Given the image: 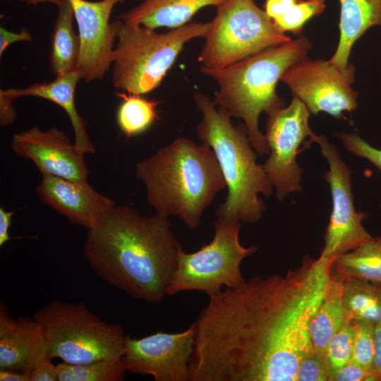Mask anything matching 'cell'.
Here are the masks:
<instances>
[{
	"label": "cell",
	"instance_id": "29",
	"mask_svg": "<svg viewBox=\"0 0 381 381\" xmlns=\"http://www.w3.org/2000/svg\"><path fill=\"white\" fill-rule=\"evenodd\" d=\"M353 334V322L348 321L330 340L326 351L329 381L337 370L351 361Z\"/></svg>",
	"mask_w": 381,
	"mask_h": 381
},
{
	"label": "cell",
	"instance_id": "27",
	"mask_svg": "<svg viewBox=\"0 0 381 381\" xmlns=\"http://www.w3.org/2000/svg\"><path fill=\"white\" fill-rule=\"evenodd\" d=\"M325 8V0H301L272 22L279 31L299 35L304 25L312 17L322 13Z\"/></svg>",
	"mask_w": 381,
	"mask_h": 381
},
{
	"label": "cell",
	"instance_id": "18",
	"mask_svg": "<svg viewBox=\"0 0 381 381\" xmlns=\"http://www.w3.org/2000/svg\"><path fill=\"white\" fill-rule=\"evenodd\" d=\"M49 355L41 324L34 318H14L4 303L0 305V370L30 373Z\"/></svg>",
	"mask_w": 381,
	"mask_h": 381
},
{
	"label": "cell",
	"instance_id": "40",
	"mask_svg": "<svg viewBox=\"0 0 381 381\" xmlns=\"http://www.w3.org/2000/svg\"><path fill=\"white\" fill-rule=\"evenodd\" d=\"M380 236H381V233H380Z\"/></svg>",
	"mask_w": 381,
	"mask_h": 381
},
{
	"label": "cell",
	"instance_id": "6",
	"mask_svg": "<svg viewBox=\"0 0 381 381\" xmlns=\"http://www.w3.org/2000/svg\"><path fill=\"white\" fill-rule=\"evenodd\" d=\"M209 28L210 22L190 23L160 33L121 20L111 55L113 85L131 94L143 95L154 90L184 45L193 39L205 38Z\"/></svg>",
	"mask_w": 381,
	"mask_h": 381
},
{
	"label": "cell",
	"instance_id": "23",
	"mask_svg": "<svg viewBox=\"0 0 381 381\" xmlns=\"http://www.w3.org/2000/svg\"><path fill=\"white\" fill-rule=\"evenodd\" d=\"M52 37L51 69L55 76L77 70L80 38L73 28L75 18L70 0H61Z\"/></svg>",
	"mask_w": 381,
	"mask_h": 381
},
{
	"label": "cell",
	"instance_id": "36",
	"mask_svg": "<svg viewBox=\"0 0 381 381\" xmlns=\"http://www.w3.org/2000/svg\"><path fill=\"white\" fill-rule=\"evenodd\" d=\"M13 212L6 211L3 207H0V246L2 247L11 237L9 228L11 224Z\"/></svg>",
	"mask_w": 381,
	"mask_h": 381
},
{
	"label": "cell",
	"instance_id": "5",
	"mask_svg": "<svg viewBox=\"0 0 381 381\" xmlns=\"http://www.w3.org/2000/svg\"><path fill=\"white\" fill-rule=\"evenodd\" d=\"M194 100L202 115L196 129L198 137L212 150L228 188L216 219L258 222L265 210L259 196H270L273 187L263 166L257 162L244 124L234 126L230 116L205 94L195 93Z\"/></svg>",
	"mask_w": 381,
	"mask_h": 381
},
{
	"label": "cell",
	"instance_id": "25",
	"mask_svg": "<svg viewBox=\"0 0 381 381\" xmlns=\"http://www.w3.org/2000/svg\"><path fill=\"white\" fill-rule=\"evenodd\" d=\"M117 95L121 99L117 123L127 137L144 133L158 119L157 107L159 101L149 100L137 94L123 92Z\"/></svg>",
	"mask_w": 381,
	"mask_h": 381
},
{
	"label": "cell",
	"instance_id": "32",
	"mask_svg": "<svg viewBox=\"0 0 381 381\" xmlns=\"http://www.w3.org/2000/svg\"><path fill=\"white\" fill-rule=\"evenodd\" d=\"M48 355L40 361L30 373V381H59L58 367Z\"/></svg>",
	"mask_w": 381,
	"mask_h": 381
},
{
	"label": "cell",
	"instance_id": "14",
	"mask_svg": "<svg viewBox=\"0 0 381 381\" xmlns=\"http://www.w3.org/2000/svg\"><path fill=\"white\" fill-rule=\"evenodd\" d=\"M78 25L80 54L77 70L89 83L102 78L111 65L114 42L121 20L109 22L114 7L125 0H70Z\"/></svg>",
	"mask_w": 381,
	"mask_h": 381
},
{
	"label": "cell",
	"instance_id": "34",
	"mask_svg": "<svg viewBox=\"0 0 381 381\" xmlns=\"http://www.w3.org/2000/svg\"><path fill=\"white\" fill-rule=\"evenodd\" d=\"M32 37L26 29H21L18 32H14L0 28V56L11 44L20 41H32Z\"/></svg>",
	"mask_w": 381,
	"mask_h": 381
},
{
	"label": "cell",
	"instance_id": "4",
	"mask_svg": "<svg viewBox=\"0 0 381 381\" xmlns=\"http://www.w3.org/2000/svg\"><path fill=\"white\" fill-rule=\"evenodd\" d=\"M311 48L310 39L299 35L224 68H200L219 87L212 100L215 106L230 117L243 120L253 149L260 155L270 150L259 128V117L262 112L269 115L284 107L277 92V83L291 66L307 56Z\"/></svg>",
	"mask_w": 381,
	"mask_h": 381
},
{
	"label": "cell",
	"instance_id": "12",
	"mask_svg": "<svg viewBox=\"0 0 381 381\" xmlns=\"http://www.w3.org/2000/svg\"><path fill=\"white\" fill-rule=\"evenodd\" d=\"M310 114L306 104L293 97L289 106L267 115L265 135L270 155L262 166L279 200L302 190L303 170L296 156L300 145L313 133Z\"/></svg>",
	"mask_w": 381,
	"mask_h": 381
},
{
	"label": "cell",
	"instance_id": "19",
	"mask_svg": "<svg viewBox=\"0 0 381 381\" xmlns=\"http://www.w3.org/2000/svg\"><path fill=\"white\" fill-rule=\"evenodd\" d=\"M226 0H144L121 14L118 18L126 23L157 29L176 28L188 23L202 8L220 6Z\"/></svg>",
	"mask_w": 381,
	"mask_h": 381
},
{
	"label": "cell",
	"instance_id": "16",
	"mask_svg": "<svg viewBox=\"0 0 381 381\" xmlns=\"http://www.w3.org/2000/svg\"><path fill=\"white\" fill-rule=\"evenodd\" d=\"M37 193L47 205L74 224L90 229L116 204L94 190L87 181L43 175Z\"/></svg>",
	"mask_w": 381,
	"mask_h": 381
},
{
	"label": "cell",
	"instance_id": "28",
	"mask_svg": "<svg viewBox=\"0 0 381 381\" xmlns=\"http://www.w3.org/2000/svg\"><path fill=\"white\" fill-rule=\"evenodd\" d=\"M354 334L351 361L368 373H373L375 360V325L363 320H352Z\"/></svg>",
	"mask_w": 381,
	"mask_h": 381
},
{
	"label": "cell",
	"instance_id": "15",
	"mask_svg": "<svg viewBox=\"0 0 381 381\" xmlns=\"http://www.w3.org/2000/svg\"><path fill=\"white\" fill-rule=\"evenodd\" d=\"M11 147L20 157L31 160L43 175L77 181H87V167L84 153L59 129L42 131L33 127L16 133Z\"/></svg>",
	"mask_w": 381,
	"mask_h": 381
},
{
	"label": "cell",
	"instance_id": "30",
	"mask_svg": "<svg viewBox=\"0 0 381 381\" xmlns=\"http://www.w3.org/2000/svg\"><path fill=\"white\" fill-rule=\"evenodd\" d=\"M343 147L350 153L364 158L381 171V150L377 149L360 137L356 133H336Z\"/></svg>",
	"mask_w": 381,
	"mask_h": 381
},
{
	"label": "cell",
	"instance_id": "38",
	"mask_svg": "<svg viewBox=\"0 0 381 381\" xmlns=\"http://www.w3.org/2000/svg\"><path fill=\"white\" fill-rule=\"evenodd\" d=\"M0 381H30V373L0 370Z\"/></svg>",
	"mask_w": 381,
	"mask_h": 381
},
{
	"label": "cell",
	"instance_id": "26",
	"mask_svg": "<svg viewBox=\"0 0 381 381\" xmlns=\"http://www.w3.org/2000/svg\"><path fill=\"white\" fill-rule=\"evenodd\" d=\"M59 381H122L127 371L123 357L87 363L57 364Z\"/></svg>",
	"mask_w": 381,
	"mask_h": 381
},
{
	"label": "cell",
	"instance_id": "10",
	"mask_svg": "<svg viewBox=\"0 0 381 381\" xmlns=\"http://www.w3.org/2000/svg\"><path fill=\"white\" fill-rule=\"evenodd\" d=\"M313 143L319 145L322 155L328 162L329 170L324 178L329 186L332 197V212L320 257L333 260L373 236L363 224L365 213L357 212L354 206L350 168L341 158L337 147L325 135L313 133L306 145Z\"/></svg>",
	"mask_w": 381,
	"mask_h": 381
},
{
	"label": "cell",
	"instance_id": "37",
	"mask_svg": "<svg viewBox=\"0 0 381 381\" xmlns=\"http://www.w3.org/2000/svg\"><path fill=\"white\" fill-rule=\"evenodd\" d=\"M379 381H381V321L375 327V360L374 369Z\"/></svg>",
	"mask_w": 381,
	"mask_h": 381
},
{
	"label": "cell",
	"instance_id": "24",
	"mask_svg": "<svg viewBox=\"0 0 381 381\" xmlns=\"http://www.w3.org/2000/svg\"><path fill=\"white\" fill-rule=\"evenodd\" d=\"M342 297L351 320L381 321V284L360 279L342 283Z\"/></svg>",
	"mask_w": 381,
	"mask_h": 381
},
{
	"label": "cell",
	"instance_id": "35",
	"mask_svg": "<svg viewBox=\"0 0 381 381\" xmlns=\"http://www.w3.org/2000/svg\"><path fill=\"white\" fill-rule=\"evenodd\" d=\"M301 0H264V10L272 20L281 16Z\"/></svg>",
	"mask_w": 381,
	"mask_h": 381
},
{
	"label": "cell",
	"instance_id": "39",
	"mask_svg": "<svg viewBox=\"0 0 381 381\" xmlns=\"http://www.w3.org/2000/svg\"><path fill=\"white\" fill-rule=\"evenodd\" d=\"M25 2L30 4H37L40 3H51L56 5L57 6L60 4L61 0H23Z\"/></svg>",
	"mask_w": 381,
	"mask_h": 381
},
{
	"label": "cell",
	"instance_id": "2",
	"mask_svg": "<svg viewBox=\"0 0 381 381\" xmlns=\"http://www.w3.org/2000/svg\"><path fill=\"white\" fill-rule=\"evenodd\" d=\"M181 250L168 217H145L115 205L88 229L84 256L104 281L136 299L159 303Z\"/></svg>",
	"mask_w": 381,
	"mask_h": 381
},
{
	"label": "cell",
	"instance_id": "9",
	"mask_svg": "<svg viewBox=\"0 0 381 381\" xmlns=\"http://www.w3.org/2000/svg\"><path fill=\"white\" fill-rule=\"evenodd\" d=\"M214 226V236L209 243L193 253L181 250L167 295L199 291L210 296L221 291L223 286L234 289L246 282L241 262L258 248L241 244L240 222L216 219Z\"/></svg>",
	"mask_w": 381,
	"mask_h": 381
},
{
	"label": "cell",
	"instance_id": "20",
	"mask_svg": "<svg viewBox=\"0 0 381 381\" xmlns=\"http://www.w3.org/2000/svg\"><path fill=\"white\" fill-rule=\"evenodd\" d=\"M341 6L339 38L329 59L340 68L349 62L352 48L363 34L374 26H381V0H339Z\"/></svg>",
	"mask_w": 381,
	"mask_h": 381
},
{
	"label": "cell",
	"instance_id": "33",
	"mask_svg": "<svg viewBox=\"0 0 381 381\" xmlns=\"http://www.w3.org/2000/svg\"><path fill=\"white\" fill-rule=\"evenodd\" d=\"M370 373L350 361L332 376L330 381H365Z\"/></svg>",
	"mask_w": 381,
	"mask_h": 381
},
{
	"label": "cell",
	"instance_id": "11",
	"mask_svg": "<svg viewBox=\"0 0 381 381\" xmlns=\"http://www.w3.org/2000/svg\"><path fill=\"white\" fill-rule=\"evenodd\" d=\"M355 73L351 63L343 68L329 59L306 56L291 66L281 81L313 115L325 112L340 119L358 107V92L352 88Z\"/></svg>",
	"mask_w": 381,
	"mask_h": 381
},
{
	"label": "cell",
	"instance_id": "21",
	"mask_svg": "<svg viewBox=\"0 0 381 381\" xmlns=\"http://www.w3.org/2000/svg\"><path fill=\"white\" fill-rule=\"evenodd\" d=\"M330 274L332 279L341 283L360 279L381 284V236L335 258Z\"/></svg>",
	"mask_w": 381,
	"mask_h": 381
},
{
	"label": "cell",
	"instance_id": "1",
	"mask_svg": "<svg viewBox=\"0 0 381 381\" xmlns=\"http://www.w3.org/2000/svg\"><path fill=\"white\" fill-rule=\"evenodd\" d=\"M332 262L306 255L285 274L251 277L210 296L194 322L188 381H296L313 349L309 324Z\"/></svg>",
	"mask_w": 381,
	"mask_h": 381
},
{
	"label": "cell",
	"instance_id": "22",
	"mask_svg": "<svg viewBox=\"0 0 381 381\" xmlns=\"http://www.w3.org/2000/svg\"><path fill=\"white\" fill-rule=\"evenodd\" d=\"M342 283L332 279L329 289L309 324V333L313 349L325 355L333 336L348 321V315L342 297Z\"/></svg>",
	"mask_w": 381,
	"mask_h": 381
},
{
	"label": "cell",
	"instance_id": "3",
	"mask_svg": "<svg viewBox=\"0 0 381 381\" xmlns=\"http://www.w3.org/2000/svg\"><path fill=\"white\" fill-rule=\"evenodd\" d=\"M147 202L159 214L179 217L197 228L204 210L226 187L215 156L208 146L177 138L136 165Z\"/></svg>",
	"mask_w": 381,
	"mask_h": 381
},
{
	"label": "cell",
	"instance_id": "31",
	"mask_svg": "<svg viewBox=\"0 0 381 381\" xmlns=\"http://www.w3.org/2000/svg\"><path fill=\"white\" fill-rule=\"evenodd\" d=\"M296 381H329L326 356L313 349L301 361Z\"/></svg>",
	"mask_w": 381,
	"mask_h": 381
},
{
	"label": "cell",
	"instance_id": "7",
	"mask_svg": "<svg viewBox=\"0 0 381 381\" xmlns=\"http://www.w3.org/2000/svg\"><path fill=\"white\" fill-rule=\"evenodd\" d=\"M33 318L44 329L52 358L80 364L123 356V327L102 320L83 302L54 300L36 310Z\"/></svg>",
	"mask_w": 381,
	"mask_h": 381
},
{
	"label": "cell",
	"instance_id": "8",
	"mask_svg": "<svg viewBox=\"0 0 381 381\" xmlns=\"http://www.w3.org/2000/svg\"><path fill=\"white\" fill-rule=\"evenodd\" d=\"M198 57L202 67L222 68L291 40L255 0H226L210 22Z\"/></svg>",
	"mask_w": 381,
	"mask_h": 381
},
{
	"label": "cell",
	"instance_id": "17",
	"mask_svg": "<svg viewBox=\"0 0 381 381\" xmlns=\"http://www.w3.org/2000/svg\"><path fill=\"white\" fill-rule=\"evenodd\" d=\"M80 79V72L75 70L56 76L50 82L35 83L25 88L1 90V124L6 126L13 121L16 114L12 102L14 99L25 96L45 99L59 105L66 112L74 131V145L84 154L95 152V147L86 131L85 122L79 114L75 103V90Z\"/></svg>",
	"mask_w": 381,
	"mask_h": 381
},
{
	"label": "cell",
	"instance_id": "13",
	"mask_svg": "<svg viewBox=\"0 0 381 381\" xmlns=\"http://www.w3.org/2000/svg\"><path fill=\"white\" fill-rule=\"evenodd\" d=\"M194 341V322L181 332H157L139 339L126 335V370L151 375L155 381H188Z\"/></svg>",
	"mask_w": 381,
	"mask_h": 381
}]
</instances>
